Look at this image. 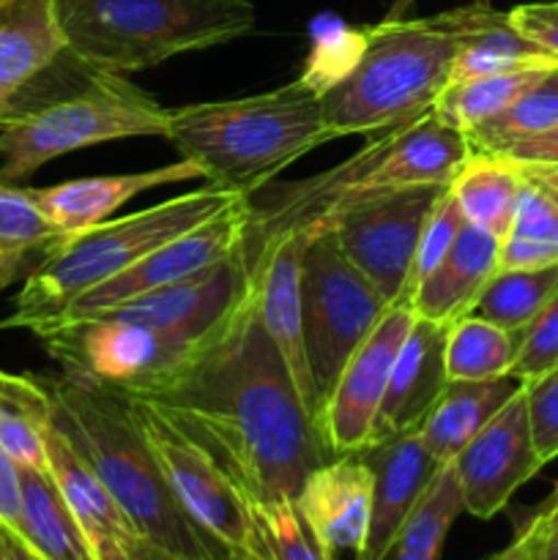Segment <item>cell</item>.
Returning a JSON list of instances; mask_svg holds the SVG:
<instances>
[{
    "instance_id": "cell-38",
    "label": "cell",
    "mask_w": 558,
    "mask_h": 560,
    "mask_svg": "<svg viewBox=\"0 0 558 560\" xmlns=\"http://www.w3.org/2000/svg\"><path fill=\"white\" fill-rule=\"evenodd\" d=\"M558 366V293L553 295L550 304L523 328L520 339V353L512 366V375L518 381L528 383L542 377L545 372Z\"/></svg>"
},
{
    "instance_id": "cell-26",
    "label": "cell",
    "mask_w": 558,
    "mask_h": 560,
    "mask_svg": "<svg viewBox=\"0 0 558 560\" xmlns=\"http://www.w3.org/2000/svg\"><path fill=\"white\" fill-rule=\"evenodd\" d=\"M11 534L42 560H96L91 539L42 468H22V517Z\"/></svg>"
},
{
    "instance_id": "cell-7",
    "label": "cell",
    "mask_w": 558,
    "mask_h": 560,
    "mask_svg": "<svg viewBox=\"0 0 558 560\" xmlns=\"http://www.w3.org/2000/svg\"><path fill=\"white\" fill-rule=\"evenodd\" d=\"M170 109L124 74L93 71L77 93L0 118V180L16 184L53 159L126 137H167Z\"/></svg>"
},
{
    "instance_id": "cell-32",
    "label": "cell",
    "mask_w": 558,
    "mask_h": 560,
    "mask_svg": "<svg viewBox=\"0 0 558 560\" xmlns=\"http://www.w3.org/2000/svg\"><path fill=\"white\" fill-rule=\"evenodd\" d=\"M465 512L452 465H443L399 528L383 560H441L449 528Z\"/></svg>"
},
{
    "instance_id": "cell-53",
    "label": "cell",
    "mask_w": 558,
    "mask_h": 560,
    "mask_svg": "<svg viewBox=\"0 0 558 560\" xmlns=\"http://www.w3.org/2000/svg\"><path fill=\"white\" fill-rule=\"evenodd\" d=\"M230 560H249V558H244V556H233Z\"/></svg>"
},
{
    "instance_id": "cell-37",
    "label": "cell",
    "mask_w": 558,
    "mask_h": 560,
    "mask_svg": "<svg viewBox=\"0 0 558 560\" xmlns=\"http://www.w3.org/2000/svg\"><path fill=\"white\" fill-rule=\"evenodd\" d=\"M465 224V217L460 213L457 202H454L452 191L446 189V195L441 197L435 208H432L430 219H427L425 230H421L419 238V249H416L414 257V268H410V279H408V295H405V304H408L410 293L416 290V284L425 282L432 271H435L438 262L446 257V252L452 249L454 238H457L460 228Z\"/></svg>"
},
{
    "instance_id": "cell-45",
    "label": "cell",
    "mask_w": 558,
    "mask_h": 560,
    "mask_svg": "<svg viewBox=\"0 0 558 560\" xmlns=\"http://www.w3.org/2000/svg\"><path fill=\"white\" fill-rule=\"evenodd\" d=\"M120 545H124V550L129 552L131 560H186L175 556V552L164 550V547L153 545V541L142 539V536H129V539L120 541Z\"/></svg>"
},
{
    "instance_id": "cell-5",
    "label": "cell",
    "mask_w": 558,
    "mask_h": 560,
    "mask_svg": "<svg viewBox=\"0 0 558 560\" xmlns=\"http://www.w3.org/2000/svg\"><path fill=\"white\" fill-rule=\"evenodd\" d=\"M69 58L93 71L131 74L255 31L249 0H53Z\"/></svg>"
},
{
    "instance_id": "cell-42",
    "label": "cell",
    "mask_w": 558,
    "mask_h": 560,
    "mask_svg": "<svg viewBox=\"0 0 558 560\" xmlns=\"http://www.w3.org/2000/svg\"><path fill=\"white\" fill-rule=\"evenodd\" d=\"M514 536L523 547L520 560H558V517L531 514Z\"/></svg>"
},
{
    "instance_id": "cell-47",
    "label": "cell",
    "mask_w": 558,
    "mask_h": 560,
    "mask_svg": "<svg viewBox=\"0 0 558 560\" xmlns=\"http://www.w3.org/2000/svg\"><path fill=\"white\" fill-rule=\"evenodd\" d=\"M91 545L93 552H96V560H131L118 539H96Z\"/></svg>"
},
{
    "instance_id": "cell-12",
    "label": "cell",
    "mask_w": 558,
    "mask_h": 560,
    "mask_svg": "<svg viewBox=\"0 0 558 560\" xmlns=\"http://www.w3.org/2000/svg\"><path fill=\"white\" fill-rule=\"evenodd\" d=\"M249 211V197H239V200L230 202L224 211H219L217 217L202 222L200 228L167 241V244L153 249L148 257H142L140 262L126 268L124 273H118V277L107 279V282L98 284V288L82 293L74 304L66 306L60 315H55L53 320H47L33 334L38 337V334H44L47 328H53L55 323L66 320V317L104 310V306L120 304V301L148 293V290L167 288V284L186 282V279H195L200 277V273L211 271V268H217L219 262L228 260V257L241 246Z\"/></svg>"
},
{
    "instance_id": "cell-24",
    "label": "cell",
    "mask_w": 558,
    "mask_h": 560,
    "mask_svg": "<svg viewBox=\"0 0 558 560\" xmlns=\"http://www.w3.org/2000/svg\"><path fill=\"white\" fill-rule=\"evenodd\" d=\"M523 388L514 375L490 381H449L438 402L419 424V435L438 465H449L476 432L490 424L492 416Z\"/></svg>"
},
{
    "instance_id": "cell-18",
    "label": "cell",
    "mask_w": 558,
    "mask_h": 560,
    "mask_svg": "<svg viewBox=\"0 0 558 560\" xmlns=\"http://www.w3.org/2000/svg\"><path fill=\"white\" fill-rule=\"evenodd\" d=\"M446 331L449 326L416 317L403 348H399L397 361H394L386 394H383V402L372 421L367 448L405 435L410 430H419L425 416L430 413L449 383L446 361H443Z\"/></svg>"
},
{
    "instance_id": "cell-20",
    "label": "cell",
    "mask_w": 558,
    "mask_h": 560,
    "mask_svg": "<svg viewBox=\"0 0 558 560\" xmlns=\"http://www.w3.org/2000/svg\"><path fill=\"white\" fill-rule=\"evenodd\" d=\"M468 159L470 145L463 131L441 124L430 109L421 118L394 129L392 142L364 178V189L452 186Z\"/></svg>"
},
{
    "instance_id": "cell-8",
    "label": "cell",
    "mask_w": 558,
    "mask_h": 560,
    "mask_svg": "<svg viewBox=\"0 0 558 560\" xmlns=\"http://www.w3.org/2000/svg\"><path fill=\"white\" fill-rule=\"evenodd\" d=\"M388 306L375 284L342 255L332 233L306 244L301 257V328L321 410L339 372Z\"/></svg>"
},
{
    "instance_id": "cell-50",
    "label": "cell",
    "mask_w": 558,
    "mask_h": 560,
    "mask_svg": "<svg viewBox=\"0 0 558 560\" xmlns=\"http://www.w3.org/2000/svg\"><path fill=\"white\" fill-rule=\"evenodd\" d=\"M534 514H539V517H558V487L553 490V495L547 498L539 509H536Z\"/></svg>"
},
{
    "instance_id": "cell-46",
    "label": "cell",
    "mask_w": 558,
    "mask_h": 560,
    "mask_svg": "<svg viewBox=\"0 0 558 560\" xmlns=\"http://www.w3.org/2000/svg\"><path fill=\"white\" fill-rule=\"evenodd\" d=\"M0 536H3V545H5V552H9V560H42L36 552L31 550V547L25 545V541L20 539V536L11 534V530L0 528Z\"/></svg>"
},
{
    "instance_id": "cell-39",
    "label": "cell",
    "mask_w": 558,
    "mask_h": 560,
    "mask_svg": "<svg viewBox=\"0 0 558 560\" xmlns=\"http://www.w3.org/2000/svg\"><path fill=\"white\" fill-rule=\"evenodd\" d=\"M525 408H528L531 438L542 463L558 457V366L542 377L523 383Z\"/></svg>"
},
{
    "instance_id": "cell-1",
    "label": "cell",
    "mask_w": 558,
    "mask_h": 560,
    "mask_svg": "<svg viewBox=\"0 0 558 560\" xmlns=\"http://www.w3.org/2000/svg\"><path fill=\"white\" fill-rule=\"evenodd\" d=\"M120 392L164 410L252 501H295L334 457L263 328L252 284L178 364Z\"/></svg>"
},
{
    "instance_id": "cell-15",
    "label": "cell",
    "mask_w": 558,
    "mask_h": 560,
    "mask_svg": "<svg viewBox=\"0 0 558 560\" xmlns=\"http://www.w3.org/2000/svg\"><path fill=\"white\" fill-rule=\"evenodd\" d=\"M246 284H249V273H246L239 246L228 260L219 262L211 271L200 273V277L167 284V288L148 290V293L126 299L120 304L104 306V310L66 317V320L55 323L44 334L55 331V328L74 326V323L82 320H120L137 323V326L164 328V331L202 334L244 295ZM44 334H38V337H44Z\"/></svg>"
},
{
    "instance_id": "cell-41",
    "label": "cell",
    "mask_w": 558,
    "mask_h": 560,
    "mask_svg": "<svg viewBox=\"0 0 558 560\" xmlns=\"http://www.w3.org/2000/svg\"><path fill=\"white\" fill-rule=\"evenodd\" d=\"M490 156L503 159V162L514 164V167H558V124L550 129L539 131V135L523 137V140H514L509 145H503L501 151L490 153Z\"/></svg>"
},
{
    "instance_id": "cell-36",
    "label": "cell",
    "mask_w": 558,
    "mask_h": 560,
    "mask_svg": "<svg viewBox=\"0 0 558 560\" xmlns=\"http://www.w3.org/2000/svg\"><path fill=\"white\" fill-rule=\"evenodd\" d=\"M63 235L42 213L33 189L0 180V252H49Z\"/></svg>"
},
{
    "instance_id": "cell-31",
    "label": "cell",
    "mask_w": 558,
    "mask_h": 560,
    "mask_svg": "<svg viewBox=\"0 0 558 560\" xmlns=\"http://www.w3.org/2000/svg\"><path fill=\"white\" fill-rule=\"evenodd\" d=\"M520 339L523 331H507L476 315L460 317L449 326L443 348L449 381H490L512 375Z\"/></svg>"
},
{
    "instance_id": "cell-52",
    "label": "cell",
    "mask_w": 558,
    "mask_h": 560,
    "mask_svg": "<svg viewBox=\"0 0 558 560\" xmlns=\"http://www.w3.org/2000/svg\"><path fill=\"white\" fill-rule=\"evenodd\" d=\"M0 560H9V552H5V545H3V536H0Z\"/></svg>"
},
{
    "instance_id": "cell-30",
    "label": "cell",
    "mask_w": 558,
    "mask_h": 560,
    "mask_svg": "<svg viewBox=\"0 0 558 560\" xmlns=\"http://www.w3.org/2000/svg\"><path fill=\"white\" fill-rule=\"evenodd\" d=\"M512 224L501 238L498 268H545L558 262V197L523 175Z\"/></svg>"
},
{
    "instance_id": "cell-14",
    "label": "cell",
    "mask_w": 558,
    "mask_h": 560,
    "mask_svg": "<svg viewBox=\"0 0 558 560\" xmlns=\"http://www.w3.org/2000/svg\"><path fill=\"white\" fill-rule=\"evenodd\" d=\"M449 465L460 485L465 512L476 520H490L507 509L514 492L545 465L531 438L523 388Z\"/></svg>"
},
{
    "instance_id": "cell-33",
    "label": "cell",
    "mask_w": 558,
    "mask_h": 560,
    "mask_svg": "<svg viewBox=\"0 0 558 560\" xmlns=\"http://www.w3.org/2000/svg\"><path fill=\"white\" fill-rule=\"evenodd\" d=\"M558 293V262L545 268H498L470 315L507 331H523Z\"/></svg>"
},
{
    "instance_id": "cell-17",
    "label": "cell",
    "mask_w": 558,
    "mask_h": 560,
    "mask_svg": "<svg viewBox=\"0 0 558 560\" xmlns=\"http://www.w3.org/2000/svg\"><path fill=\"white\" fill-rule=\"evenodd\" d=\"M361 454L370 463L375 485H372V514L364 550L353 560H383L408 514L414 512L443 465H438L435 457L427 452L419 430L377 443Z\"/></svg>"
},
{
    "instance_id": "cell-25",
    "label": "cell",
    "mask_w": 558,
    "mask_h": 560,
    "mask_svg": "<svg viewBox=\"0 0 558 560\" xmlns=\"http://www.w3.org/2000/svg\"><path fill=\"white\" fill-rule=\"evenodd\" d=\"M47 474L53 476L55 487L63 495L66 506L82 525L85 536L91 541L96 539H118L126 541L129 536H137L131 530L129 520L113 501L107 487L102 485L91 465L71 448V443L60 435L49 421L47 430Z\"/></svg>"
},
{
    "instance_id": "cell-9",
    "label": "cell",
    "mask_w": 558,
    "mask_h": 560,
    "mask_svg": "<svg viewBox=\"0 0 558 560\" xmlns=\"http://www.w3.org/2000/svg\"><path fill=\"white\" fill-rule=\"evenodd\" d=\"M129 402L184 512L224 550L252 560L255 528H252L249 498L241 490L239 481L164 410L137 397H129Z\"/></svg>"
},
{
    "instance_id": "cell-28",
    "label": "cell",
    "mask_w": 558,
    "mask_h": 560,
    "mask_svg": "<svg viewBox=\"0 0 558 560\" xmlns=\"http://www.w3.org/2000/svg\"><path fill=\"white\" fill-rule=\"evenodd\" d=\"M523 180V173L514 164L498 156L470 153L468 164L460 170L449 191H452L465 222L503 238L512 224Z\"/></svg>"
},
{
    "instance_id": "cell-40",
    "label": "cell",
    "mask_w": 558,
    "mask_h": 560,
    "mask_svg": "<svg viewBox=\"0 0 558 560\" xmlns=\"http://www.w3.org/2000/svg\"><path fill=\"white\" fill-rule=\"evenodd\" d=\"M512 25L542 49L553 63H558V0L523 3L509 11Z\"/></svg>"
},
{
    "instance_id": "cell-27",
    "label": "cell",
    "mask_w": 558,
    "mask_h": 560,
    "mask_svg": "<svg viewBox=\"0 0 558 560\" xmlns=\"http://www.w3.org/2000/svg\"><path fill=\"white\" fill-rule=\"evenodd\" d=\"M53 397L44 377L0 372V446L22 468L47 470Z\"/></svg>"
},
{
    "instance_id": "cell-22",
    "label": "cell",
    "mask_w": 558,
    "mask_h": 560,
    "mask_svg": "<svg viewBox=\"0 0 558 560\" xmlns=\"http://www.w3.org/2000/svg\"><path fill=\"white\" fill-rule=\"evenodd\" d=\"M438 16L460 42L452 82L553 63L536 44H531L512 25L509 11H498L490 0H474V3L441 11Z\"/></svg>"
},
{
    "instance_id": "cell-48",
    "label": "cell",
    "mask_w": 558,
    "mask_h": 560,
    "mask_svg": "<svg viewBox=\"0 0 558 560\" xmlns=\"http://www.w3.org/2000/svg\"><path fill=\"white\" fill-rule=\"evenodd\" d=\"M520 173L528 175V178H534V180H539L542 186H547V189L558 197V167H525V170H520Z\"/></svg>"
},
{
    "instance_id": "cell-2",
    "label": "cell",
    "mask_w": 558,
    "mask_h": 560,
    "mask_svg": "<svg viewBox=\"0 0 558 560\" xmlns=\"http://www.w3.org/2000/svg\"><path fill=\"white\" fill-rule=\"evenodd\" d=\"M44 383L53 427L91 465L137 536L186 560L233 558L184 512L120 388L74 372Z\"/></svg>"
},
{
    "instance_id": "cell-16",
    "label": "cell",
    "mask_w": 558,
    "mask_h": 560,
    "mask_svg": "<svg viewBox=\"0 0 558 560\" xmlns=\"http://www.w3.org/2000/svg\"><path fill=\"white\" fill-rule=\"evenodd\" d=\"M372 476L364 454H339L306 476L295 506L323 556L337 560L339 552L364 550L372 514Z\"/></svg>"
},
{
    "instance_id": "cell-19",
    "label": "cell",
    "mask_w": 558,
    "mask_h": 560,
    "mask_svg": "<svg viewBox=\"0 0 558 560\" xmlns=\"http://www.w3.org/2000/svg\"><path fill=\"white\" fill-rule=\"evenodd\" d=\"M195 178H202V170L189 159H181L175 164L142 170V173L63 180V184L47 186V189H33V197H36L44 217L66 238V235L82 233L93 224L107 222L109 213H115L142 191L170 184H186V180Z\"/></svg>"
},
{
    "instance_id": "cell-10",
    "label": "cell",
    "mask_w": 558,
    "mask_h": 560,
    "mask_svg": "<svg viewBox=\"0 0 558 560\" xmlns=\"http://www.w3.org/2000/svg\"><path fill=\"white\" fill-rule=\"evenodd\" d=\"M449 186L370 191L332 228L342 255L370 279L388 304H405L421 230Z\"/></svg>"
},
{
    "instance_id": "cell-29",
    "label": "cell",
    "mask_w": 558,
    "mask_h": 560,
    "mask_svg": "<svg viewBox=\"0 0 558 560\" xmlns=\"http://www.w3.org/2000/svg\"><path fill=\"white\" fill-rule=\"evenodd\" d=\"M556 69V63L525 66V69L501 71V74L474 77V80H454L438 93L432 102V115L441 124L452 126L457 131H470L474 126L485 124L496 113L523 96L528 88H534L542 77Z\"/></svg>"
},
{
    "instance_id": "cell-13",
    "label": "cell",
    "mask_w": 558,
    "mask_h": 560,
    "mask_svg": "<svg viewBox=\"0 0 558 560\" xmlns=\"http://www.w3.org/2000/svg\"><path fill=\"white\" fill-rule=\"evenodd\" d=\"M414 320L416 315L403 301L388 306L386 315L377 320L370 337L356 348L345 370L339 372L321 410V430L334 457L364 452L370 443L372 421Z\"/></svg>"
},
{
    "instance_id": "cell-6",
    "label": "cell",
    "mask_w": 558,
    "mask_h": 560,
    "mask_svg": "<svg viewBox=\"0 0 558 560\" xmlns=\"http://www.w3.org/2000/svg\"><path fill=\"white\" fill-rule=\"evenodd\" d=\"M239 197L249 195L206 184L146 211L107 219L82 233L66 235L31 268L14 299V312L0 323V328L36 331L82 293L124 273L167 241L200 228Z\"/></svg>"
},
{
    "instance_id": "cell-54",
    "label": "cell",
    "mask_w": 558,
    "mask_h": 560,
    "mask_svg": "<svg viewBox=\"0 0 558 560\" xmlns=\"http://www.w3.org/2000/svg\"><path fill=\"white\" fill-rule=\"evenodd\" d=\"M3 255H9V252H0V257H3Z\"/></svg>"
},
{
    "instance_id": "cell-3",
    "label": "cell",
    "mask_w": 558,
    "mask_h": 560,
    "mask_svg": "<svg viewBox=\"0 0 558 560\" xmlns=\"http://www.w3.org/2000/svg\"><path fill=\"white\" fill-rule=\"evenodd\" d=\"M457 55L460 42L438 14L348 33L345 60L317 85L332 140L381 135L430 113Z\"/></svg>"
},
{
    "instance_id": "cell-43",
    "label": "cell",
    "mask_w": 558,
    "mask_h": 560,
    "mask_svg": "<svg viewBox=\"0 0 558 560\" xmlns=\"http://www.w3.org/2000/svg\"><path fill=\"white\" fill-rule=\"evenodd\" d=\"M22 517V465L0 446V528L16 530Z\"/></svg>"
},
{
    "instance_id": "cell-21",
    "label": "cell",
    "mask_w": 558,
    "mask_h": 560,
    "mask_svg": "<svg viewBox=\"0 0 558 560\" xmlns=\"http://www.w3.org/2000/svg\"><path fill=\"white\" fill-rule=\"evenodd\" d=\"M498 252H501L498 235L465 222L446 257L410 293V312L438 326H452L460 317L470 315L481 290L498 271Z\"/></svg>"
},
{
    "instance_id": "cell-34",
    "label": "cell",
    "mask_w": 558,
    "mask_h": 560,
    "mask_svg": "<svg viewBox=\"0 0 558 560\" xmlns=\"http://www.w3.org/2000/svg\"><path fill=\"white\" fill-rule=\"evenodd\" d=\"M558 124V66L547 77H542L534 88L514 98L509 107L487 118L485 124L474 126L465 131L470 153H490L501 151L503 145L523 137L539 135V131L550 129Z\"/></svg>"
},
{
    "instance_id": "cell-49",
    "label": "cell",
    "mask_w": 558,
    "mask_h": 560,
    "mask_svg": "<svg viewBox=\"0 0 558 560\" xmlns=\"http://www.w3.org/2000/svg\"><path fill=\"white\" fill-rule=\"evenodd\" d=\"M416 5V0H392V5L386 9V16L383 20H405L410 16V9Z\"/></svg>"
},
{
    "instance_id": "cell-23",
    "label": "cell",
    "mask_w": 558,
    "mask_h": 560,
    "mask_svg": "<svg viewBox=\"0 0 558 560\" xmlns=\"http://www.w3.org/2000/svg\"><path fill=\"white\" fill-rule=\"evenodd\" d=\"M60 55L66 47L53 0H0V118Z\"/></svg>"
},
{
    "instance_id": "cell-11",
    "label": "cell",
    "mask_w": 558,
    "mask_h": 560,
    "mask_svg": "<svg viewBox=\"0 0 558 560\" xmlns=\"http://www.w3.org/2000/svg\"><path fill=\"white\" fill-rule=\"evenodd\" d=\"M206 334V331H202ZM202 334L164 331L120 320H82L38 337L63 372L131 388L178 364Z\"/></svg>"
},
{
    "instance_id": "cell-51",
    "label": "cell",
    "mask_w": 558,
    "mask_h": 560,
    "mask_svg": "<svg viewBox=\"0 0 558 560\" xmlns=\"http://www.w3.org/2000/svg\"><path fill=\"white\" fill-rule=\"evenodd\" d=\"M520 558H523V547H520V539H518V536H514L512 545H509L507 550L498 552V556H492L490 560H520Z\"/></svg>"
},
{
    "instance_id": "cell-44",
    "label": "cell",
    "mask_w": 558,
    "mask_h": 560,
    "mask_svg": "<svg viewBox=\"0 0 558 560\" xmlns=\"http://www.w3.org/2000/svg\"><path fill=\"white\" fill-rule=\"evenodd\" d=\"M33 255H36V252H9V255L0 257V293H3L11 282H16L22 273H25V277L31 273Z\"/></svg>"
},
{
    "instance_id": "cell-4",
    "label": "cell",
    "mask_w": 558,
    "mask_h": 560,
    "mask_svg": "<svg viewBox=\"0 0 558 560\" xmlns=\"http://www.w3.org/2000/svg\"><path fill=\"white\" fill-rule=\"evenodd\" d=\"M167 140L208 184L252 195L332 135L321 88L304 74L255 96L170 109Z\"/></svg>"
},
{
    "instance_id": "cell-35",
    "label": "cell",
    "mask_w": 558,
    "mask_h": 560,
    "mask_svg": "<svg viewBox=\"0 0 558 560\" xmlns=\"http://www.w3.org/2000/svg\"><path fill=\"white\" fill-rule=\"evenodd\" d=\"M249 514L252 528H255L252 560H328L301 520L295 501H288V498L252 501L249 498Z\"/></svg>"
}]
</instances>
